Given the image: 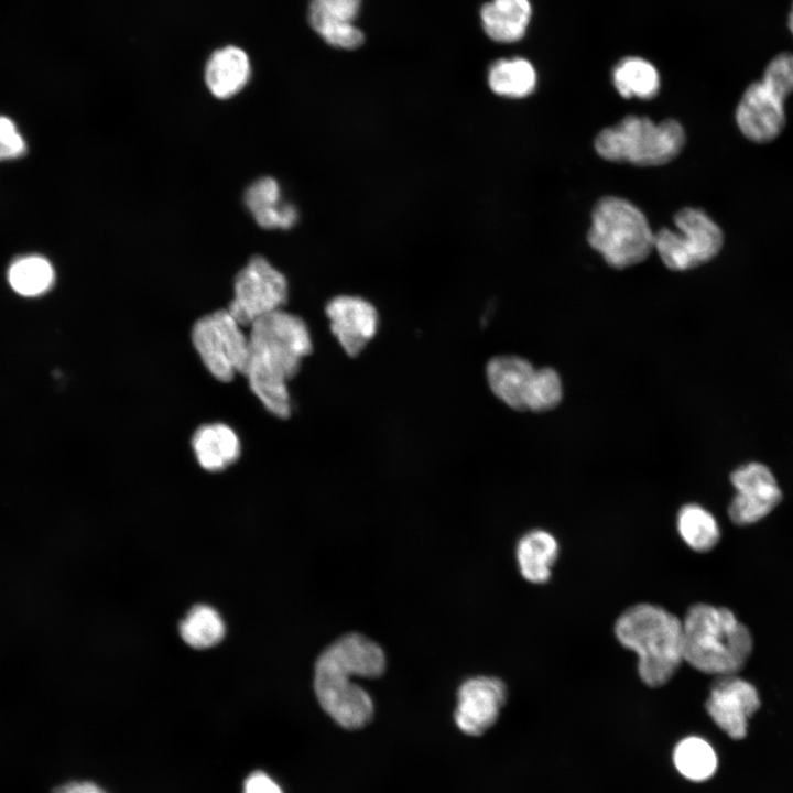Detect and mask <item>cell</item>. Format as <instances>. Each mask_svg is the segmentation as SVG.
Masks as SVG:
<instances>
[{
    "instance_id": "9c48e42d",
    "label": "cell",
    "mask_w": 793,
    "mask_h": 793,
    "mask_svg": "<svg viewBox=\"0 0 793 793\" xmlns=\"http://www.w3.org/2000/svg\"><path fill=\"white\" fill-rule=\"evenodd\" d=\"M289 284L282 272L265 258L252 257L236 275L233 298L227 311L242 326L282 309L287 301Z\"/></svg>"
},
{
    "instance_id": "8992f818",
    "label": "cell",
    "mask_w": 793,
    "mask_h": 793,
    "mask_svg": "<svg viewBox=\"0 0 793 793\" xmlns=\"http://www.w3.org/2000/svg\"><path fill=\"white\" fill-rule=\"evenodd\" d=\"M684 144L685 131L676 120L655 123L634 115L601 130L594 142L602 159L640 166L666 164L680 154Z\"/></svg>"
},
{
    "instance_id": "30bf717a",
    "label": "cell",
    "mask_w": 793,
    "mask_h": 793,
    "mask_svg": "<svg viewBox=\"0 0 793 793\" xmlns=\"http://www.w3.org/2000/svg\"><path fill=\"white\" fill-rule=\"evenodd\" d=\"M736 495L728 515L736 525L757 523L770 514L782 500V490L772 470L760 461L740 465L730 474Z\"/></svg>"
},
{
    "instance_id": "7402d4cb",
    "label": "cell",
    "mask_w": 793,
    "mask_h": 793,
    "mask_svg": "<svg viewBox=\"0 0 793 793\" xmlns=\"http://www.w3.org/2000/svg\"><path fill=\"white\" fill-rule=\"evenodd\" d=\"M536 80L534 66L522 57L498 59L488 70L490 89L502 97H526L535 89Z\"/></svg>"
},
{
    "instance_id": "5bb4252c",
    "label": "cell",
    "mask_w": 793,
    "mask_h": 793,
    "mask_svg": "<svg viewBox=\"0 0 793 793\" xmlns=\"http://www.w3.org/2000/svg\"><path fill=\"white\" fill-rule=\"evenodd\" d=\"M329 328L343 350L356 357L377 335L379 314L367 300L355 295L333 297L325 307Z\"/></svg>"
},
{
    "instance_id": "2e32d148",
    "label": "cell",
    "mask_w": 793,
    "mask_h": 793,
    "mask_svg": "<svg viewBox=\"0 0 793 793\" xmlns=\"http://www.w3.org/2000/svg\"><path fill=\"white\" fill-rule=\"evenodd\" d=\"M532 365L518 356H497L486 366V376L492 393L508 406L525 410V398L534 372Z\"/></svg>"
},
{
    "instance_id": "f546056e",
    "label": "cell",
    "mask_w": 793,
    "mask_h": 793,
    "mask_svg": "<svg viewBox=\"0 0 793 793\" xmlns=\"http://www.w3.org/2000/svg\"><path fill=\"white\" fill-rule=\"evenodd\" d=\"M26 144L15 123L0 116V161L13 160L24 155Z\"/></svg>"
},
{
    "instance_id": "3957f363",
    "label": "cell",
    "mask_w": 793,
    "mask_h": 793,
    "mask_svg": "<svg viewBox=\"0 0 793 793\" xmlns=\"http://www.w3.org/2000/svg\"><path fill=\"white\" fill-rule=\"evenodd\" d=\"M615 636L637 654L638 675L650 687L666 684L684 662L682 619L659 605L627 608L616 620Z\"/></svg>"
},
{
    "instance_id": "cb8c5ba5",
    "label": "cell",
    "mask_w": 793,
    "mask_h": 793,
    "mask_svg": "<svg viewBox=\"0 0 793 793\" xmlns=\"http://www.w3.org/2000/svg\"><path fill=\"white\" fill-rule=\"evenodd\" d=\"M617 91L624 98L651 99L660 90V75L649 61L629 56L621 59L612 72Z\"/></svg>"
},
{
    "instance_id": "277c9868",
    "label": "cell",
    "mask_w": 793,
    "mask_h": 793,
    "mask_svg": "<svg viewBox=\"0 0 793 793\" xmlns=\"http://www.w3.org/2000/svg\"><path fill=\"white\" fill-rule=\"evenodd\" d=\"M682 622L684 662L715 677L738 674L743 669L753 640L730 609L698 602L687 609Z\"/></svg>"
},
{
    "instance_id": "603a6c76",
    "label": "cell",
    "mask_w": 793,
    "mask_h": 793,
    "mask_svg": "<svg viewBox=\"0 0 793 793\" xmlns=\"http://www.w3.org/2000/svg\"><path fill=\"white\" fill-rule=\"evenodd\" d=\"M7 276L11 289L25 297L43 295L55 281L52 263L40 254L15 258L9 265Z\"/></svg>"
},
{
    "instance_id": "5b68a950",
    "label": "cell",
    "mask_w": 793,
    "mask_h": 793,
    "mask_svg": "<svg viewBox=\"0 0 793 793\" xmlns=\"http://www.w3.org/2000/svg\"><path fill=\"white\" fill-rule=\"evenodd\" d=\"M587 240L616 269L642 262L654 249V233L644 214L617 196H605L596 203Z\"/></svg>"
},
{
    "instance_id": "4dcf8cb0",
    "label": "cell",
    "mask_w": 793,
    "mask_h": 793,
    "mask_svg": "<svg viewBox=\"0 0 793 793\" xmlns=\"http://www.w3.org/2000/svg\"><path fill=\"white\" fill-rule=\"evenodd\" d=\"M242 793H283V791L267 773L254 771L246 779Z\"/></svg>"
},
{
    "instance_id": "ba28073f",
    "label": "cell",
    "mask_w": 793,
    "mask_h": 793,
    "mask_svg": "<svg viewBox=\"0 0 793 793\" xmlns=\"http://www.w3.org/2000/svg\"><path fill=\"white\" fill-rule=\"evenodd\" d=\"M227 309L197 319L192 341L206 369L222 382L243 374L249 359V336Z\"/></svg>"
},
{
    "instance_id": "4316f807",
    "label": "cell",
    "mask_w": 793,
    "mask_h": 793,
    "mask_svg": "<svg viewBox=\"0 0 793 793\" xmlns=\"http://www.w3.org/2000/svg\"><path fill=\"white\" fill-rule=\"evenodd\" d=\"M673 761L684 778L696 782L709 779L717 769L714 748L696 736L684 738L675 746Z\"/></svg>"
},
{
    "instance_id": "6da1fadb",
    "label": "cell",
    "mask_w": 793,
    "mask_h": 793,
    "mask_svg": "<svg viewBox=\"0 0 793 793\" xmlns=\"http://www.w3.org/2000/svg\"><path fill=\"white\" fill-rule=\"evenodd\" d=\"M249 359L245 377L264 408L279 419L292 411L289 381L312 352L306 323L297 315L278 309L249 327Z\"/></svg>"
},
{
    "instance_id": "83f0119b",
    "label": "cell",
    "mask_w": 793,
    "mask_h": 793,
    "mask_svg": "<svg viewBox=\"0 0 793 793\" xmlns=\"http://www.w3.org/2000/svg\"><path fill=\"white\" fill-rule=\"evenodd\" d=\"M562 399V382L552 368L534 370L525 398V410L543 412L555 408Z\"/></svg>"
},
{
    "instance_id": "44dd1931",
    "label": "cell",
    "mask_w": 793,
    "mask_h": 793,
    "mask_svg": "<svg viewBox=\"0 0 793 793\" xmlns=\"http://www.w3.org/2000/svg\"><path fill=\"white\" fill-rule=\"evenodd\" d=\"M250 77V63L239 47L226 46L213 53L205 69V80L210 93L220 99L238 94Z\"/></svg>"
},
{
    "instance_id": "d6986e66",
    "label": "cell",
    "mask_w": 793,
    "mask_h": 793,
    "mask_svg": "<svg viewBox=\"0 0 793 793\" xmlns=\"http://www.w3.org/2000/svg\"><path fill=\"white\" fill-rule=\"evenodd\" d=\"M245 204L257 224L265 229H289L297 220V210L291 204H282L280 185L269 176L247 188Z\"/></svg>"
},
{
    "instance_id": "9a60e30c",
    "label": "cell",
    "mask_w": 793,
    "mask_h": 793,
    "mask_svg": "<svg viewBox=\"0 0 793 793\" xmlns=\"http://www.w3.org/2000/svg\"><path fill=\"white\" fill-rule=\"evenodd\" d=\"M360 8L361 0H311L308 22L327 44L355 50L365 42L362 31L354 24Z\"/></svg>"
},
{
    "instance_id": "7c38bea8",
    "label": "cell",
    "mask_w": 793,
    "mask_h": 793,
    "mask_svg": "<svg viewBox=\"0 0 793 793\" xmlns=\"http://www.w3.org/2000/svg\"><path fill=\"white\" fill-rule=\"evenodd\" d=\"M507 697V686L498 677L467 678L457 692L454 713L457 727L469 736L482 735L496 724Z\"/></svg>"
},
{
    "instance_id": "ac0fdd59",
    "label": "cell",
    "mask_w": 793,
    "mask_h": 793,
    "mask_svg": "<svg viewBox=\"0 0 793 793\" xmlns=\"http://www.w3.org/2000/svg\"><path fill=\"white\" fill-rule=\"evenodd\" d=\"M531 15L530 0H490L480 8L484 31L492 41L499 43L521 40Z\"/></svg>"
},
{
    "instance_id": "d4e9b609",
    "label": "cell",
    "mask_w": 793,
    "mask_h": 793,
    "mask_svg": "<svg viewBox=\"0 0 793 793\" xmlns=\"http://www.w3.org/2000/svg\"><path fill=\"white\" fill-rule=\"evenodd\" d=\"M676 529L683 542L698 553L713 550L720 540L716 518L697 503H687L680 509Z\"/></svg>"
},
{
    "instance_id": "484cf974",
    "label": "cell",
    "mask_w": 793,
    "mask_h": 793,
    "mask_svg": "<svg viewBox=\"0 0 793 793\" xmlns=\"http://www.w3.org/2000/svg\"><path fill=\"white\" fill-rule=\"evenodd\" d=\"M225 631L221 616L207 605L194 606L180 623L183 641L194 649H208L218 644Z\"/></svg>"
},
{
    "instance_id": "52a82bcc",
    "label": "cell",
    "mask_w": 793,
    "mask_h": 793,
    "mask_svg": "<svg viewBox=\"0 0 793 793\" xmlns=\"http://www.w3.org/2000/svg\"><path fill=\"white\" fill-rule=\"evenodd\" d=\"M675 230L654 233V249L673 271L697 268L713 260L724 246L719 225L703 209L685 207L673 218Z\"/></svg>"
},
{
    "instance_id": "ffe728a7",
    "label": "cell",
    "mask_w": 793,
    "mask_h": 793,
    "mask_svg": "<svg viewBox=\"0 0 793 793\" xmlns=\"http://www.w3.org/2000/svg\"><path fill=\"white\" fill-rule=\"evenodd\" d=\"M560 545L556 537L546 530L534 529L518 541L515 557L520 574L532 584H544L552 575Z\"/></svg>"
},
{
    "instance_id": "d6a6232c",
    "label": "cell",
    "mask_w": 793,
    "mask_h": 793,
    "mask_svg": "<svg viewBox=\"0 0 793 793\" xmlns=\"http://www.w3.org/2000/svg\"><path fill=\"white\" fill-rule=\"evenodd\" d=\"M787 26H789L790 32L793 35V2H792L791 9L787 14Z\"/></svg>"
},
{
    "instance_id": "8fae6325",
    "label": "cell",
    "mask_w": 793,
    "mask_h": 793,
    "mask_svg": "<svg viewBox=\"0 0 793 793\" xmlns=\"http://www.w3.org/2000/svg\"><path fill=\"white\" fill-rule=\"evenodd\" d=\"M715 678L705 708L730 738L742 739L747 735L749 718L760 707L758 691L738 674Z\"/></svg>"
},
{
    "instance_id": "4fadbf2b",
    "label": "cell",
    "mask_w": 793,
    "mask_h": 793,
    "mask_svg": "<svg viewBox=\"0 0 793 793\" xmlns=\"http://www.w3.org/2000/svg\"><path fill=\"white\" fill-rule=\"evenodd\" d=\"M784 102L761 80L752 82L743 90L735 111L741 134L758 144L775 140L786 123Z\"/></svg>"
},
{
    "instance_id": "e0dca14e",
    "label": "cell",
    "mask_w": 793,
    "mask_h": 793,
    "mask_svg": "<svg viewBox=\"0 0 793 793\" xmlns=\"http://www.w3.org/2000/svg\"><path fill=\"white\" fill-rule=\"evenodd\" d=\"M192 447L199 466L210 472L221 471L235 464L241 452L237 433L224 423L198 427L192 437Z\"/></svg>"
},
{
    "instance_id": "7a4b0ae2",
    "label": "cell",
    "mask_w": 793,
    "mask_h": 793,
    "mask_svg": "<svg viewBox=\"0 0 793 793\" xmlns=\"http://www.w3.org/2000/svg\"><path fill=\"white\" fill-rule=\"evenodd\" d=\"M385 664L381 647L366 636L348 633L338 638L315 664L314 691L319 705L346 729L365 727L372 719L373 703L352 678L378 677Z\"/></svg>"
},
{
    "instance_id": "f1b7e54d",
    "label": "cell",
    "mask_w": 793,
    "mask_h": 793,
    "mask_svg": "<svg viewBox=\"0 0 793 793\" xmlns=\"http://www.w3.org/2000/svg\"><path fill=\"white\" fill-rule=\"evenodd\" d=\"M760 80L786 100L793 93V53L783 52L771 58Z\"/></svg>"
},
{
    "instance_id": "1f68e13d",
    "label": "cell",
    "mask_w": 793,
    "mask_h": 793,
    "mask_svg": "<svg viewBox=\"0 0 793 793\" xmlns=\"http://www.w3.org/2000/svg\"><path fill=\"white\" fill-rule=\"evenodd\" d=\"M52 793H107L102 787L90 781H68L55 786Z\"/></svg>"
}]
</instances>
